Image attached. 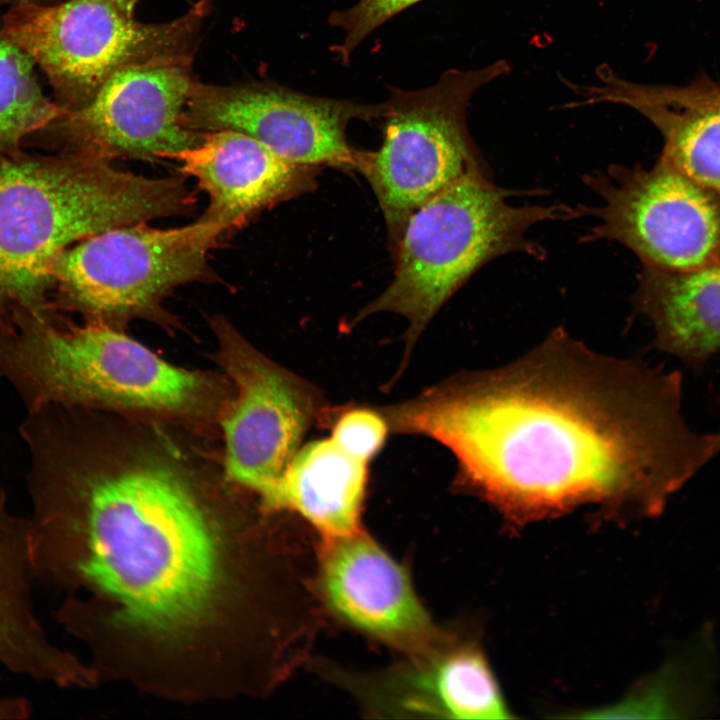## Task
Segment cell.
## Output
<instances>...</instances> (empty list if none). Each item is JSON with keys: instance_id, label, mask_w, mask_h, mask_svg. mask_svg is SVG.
Instances as JSON below:
<instances>
[{"instance_id": "6da1fadb", "label": "cell", "mask_w": 720, "mask_h": 720, "mask_svg": "<svg viewBox=\"0 0 720 720\" xmlns=\"http://www.w3.org/2000/svg\"><path fill=\"white\" fill-rule=\"evenodd\" d=\"M682 377L593 351L563 327L512 362L382 408L390 431L449 449L455 484L524 522L596 505L655 516L711 458L681 413Z\"/></svg>"}, {"instance_id": "603a6c76", "label": "cell", "mask_w": 720, "mask_h": 720, "mask_svg": "<svg viewBox=\"0 0 720 720\" xmlns=\"http://www.w3.org/2000/svg\"><path fill=\"white\" fill-rule=\"evenodd\" d=\"M712 441H713V447H712V454L715 456L720 451V433L713 434L712 435Z\"/></svg>"}, {"instance_id": "9a60e30c", "label": "cell", "mask_w": 720, "mask_h": 720, "mask_svg": "<svg viewBox=\"0 0 720 720\" xmlns=\"http://www.w3.org/2000/svg\"><path fill=\"white\" fill-rule=\"evenodd\" d=\"M368 463L333 439L299 448L275 490L263 501L271 509L301 515L324 538L355 534L368 479Z\"/></svg>"}, {"instance_id": "4fadbf2b", "label": "cell", "mask_w": 720, "mask_h": 720, "mask_svg": "<svg viewBox=\"0 0 720 720\" xmlns=\"http://www.w3.org/2000/svg\"><path fill=\"white\" fill-rule=\"evenodd\" d=\"M178 172L193 177L208 196L200 221L225 235L246 226L262 211L309 192L318 168L294 163L257 139L234 130L203 133L197 145L169 155Z\"/></svg>"}, {"instance_id": "5bb4252c", "label": "cell", "mask_w": 720, "mask_h": 720, "mask_svg": "<svg viewBox=\"0 0 720 720\" xmlns=\"http://www.w3.org/2000/svg\"><path fill=\"white\" fill-rule=\"evenodd\" d=\"M600 83L581 86L582 104L629 106L660 131L661 159L720 196V86L702 77L687 85L630 82L600 66Z\"/></svg>"}, {"instance_id": "ba28073f", "label": "cell", "mask_w": 720, "mask_h": 720, "mask_svg": "<svg viewBox=\"0 0 720 720\" xmlns=\"http://www.w3.org/2000/svg\"><path fill=\"white\" fill-rule=\"evenodd\" d=\"M583 181L600 199L580 205L595 221L583 242H618L665 272L720 262V196L663 159L650 169L612 164Z\"/></svg>"}, {"instance_id": "9c48e42d", "label": "cell", "mask_w": 720, "mask_h": 720, "mask_svg": "<svg viewBox=\"0 0 720 720\" xmlns=\"http://www.w3.org/2000/svg\"><path fill=\"white\" fill-rule=\"evenodd\" d=\"M211 327L217 340L215 361L233 387L219 418L223 472L263 502L325 408L311 384L258 351L225 317L215 316Z\"/></svg>"}, {"instance_id": "7c38bea8", "label": "cell", "mask_w": 720, "mask_h": 720, "mask_svg": "<svg viewBox=\"0 0 720 720\" xmlns=\"http://www.w3.org/2000/svg\"><path fill=\"white\" fill-rule=\"evenodd\" d=\"M318 586L340 620L408 655L449 638L417 597L406 569L362 531L324 538Z\"/></svg>"}, {"instance_id": "5b68a950", "label": "cell", "mask_w": 720, "mask_h": 720, "mask_svg": "<svg viewBox=\"0 0 720 720\" xmlns=\"http://www.w3.org/2000/svg\"><path fill=\"white\" fill-rule=\"evenodd\" d=\"M223 238L218 225L198 219L167 229L137 223L90 236L55 260L52 304L122 331L136 319L172 324L164 301L176 288L220 280L209 253Z\"/></svg>"}, {"instance_id": "ffe728a7", "label": "cell", "mask_w": 720, "mask_h": 720, "mask_svg": "<svg viewBox=\"0 0 720 720\" xmlns=\"http://www.w3.org/2000/svg\"><path fill=\"white\" fill-rule=\"evenodd\" d=\"M389 431L380 409L354 407L335 417L331 438L348 454L369 463L383 447Z\"/></svg>"}, {"instance_id": "7402d4cb", "label": "cell", "mask_w": 720, "mask_h": 720, "mask_svg": "<svg viewBox=\"0 0 720 720\" xmlns=\"http://www.w3.org/2000/svg\"><path fill=\"white\" fill-rule=\"evenodd\" d=\"M116 4L128 15L133 16L138 0H114Z\"/></svg>"}, {"instance_id": "cb8c5ba5", "label": "cell", "mask_w": 720, "mask_h": 720, "mask_svg": "<svg viewBox=\"0 0 720 720\" xmlns=\"http://www.w3.org/2000/svg\"><path fill=\"white\" fill-rule=\"evenodd\" d=\"M23 2H37V0H0V6L5 4L17 5Z\"/></svg>"}, {"instance_id": "2e32d148", "label": "cell", "mask_w": 720, "mask_h": 720, "mask_svg": "<svg viewBox=\"0 0 720 720\" xmlns=\"http://www.w3.org/2000/svg\"><path fill=\"white\" fill-rule=\"evenodd\" d=\"M634 304L651 320L656 348L689 363L720 349V262L687 272L645 267Z\"/></svg>"}, {"instance_id": "d6986e66", "label": "cell", "mask_w": 720, "mask_h": 720, "mask_svg": "<svg viewBox=\"0 0 720 720\" xmlns=\"http://www.w3.org/2000/svg\"><path fill=\"white\" fill-rule=\"evenodd\" d=\"M422 0H358L344 10H335L328 22L344 32L343 41L333 50L345 64L360 43L375 29L398 13Z\"/></svg>"}, {"instance_id": "277c9868", "label": "cell", "mask_w": 720, "mask_h": 720, "mask_svg": "<svg viewBox=\"0 0 720 720\" xmlns=\"http://www.w3.org/2000/svg\"><path fill=\"white\" fill-rule=\"evenodd\" d=\"M530 194L538 191L506 189L494 184L489 172L474 171L429 198L409 215L393 243V279L355 322L380 312L404 317L408 353L441 307L484 264L509 253L544 258L529 230L580 214L578 207L510 200Z\"/></svg>"}, {"instance_id": "e0dca14e", "label": "cell", "mask_w": 720, "mask_h": 720, "mask_svg": "<svg viewBox=\"0 0 720 720\" xmlns=\"http://www.w3.org/2000/svg\"><path fill=\"white\" fill-rule=\"evenodd\" d=\"M686 651L672 660L617 705L602 708L588 718H671L703 712L711 685L710 657L701 651Z\"/></svg>"}, {"instance_id": "52a82bcc", "label": "cell", "mask_w": 720, "mask_h": 720, "mask_svg": "<svg viewBox=\"0 0 720 720\" xmlns=\"http://www.w3.org/2000/svg\"><path fill=\"white\" fill-rule=\"evenodd\" d=\"M208 1L165 23H142L114 0L23 2L3 18L1 35L47 76L64 111L85 105L117 71L156 59L192 56Z\"/></svg>"}, {"instance_id": "3957f363", "label": "cell", "mask_w": 720, "mask_h": 720, "mask_svg": "<svg viewBox=\"0 0 720 720\" xmlns=\"http://www.w3.org/2000/svg\"><path fill=\"white\" fill-rule=\"evenodd\" d=\"M0 377L26 410L59 404L159 422L218 420L233 387L160 358L122 330L49 307L0 321Z\"/></svg>"}, {"instance_id": "44dd1931", "label": "cell", "mask_w": 720, "mask_h": 720, "mask_svg": "<svg viewBox=\"0 0 720 720\" xmlns=\"http://www.w3.org/2000/svg\"><path fill=\"white\" fill-rule=\"evenodd\" d=\"M30 705L24 698H0V719H22L28 717Z\"/></svg>"}, {"instance_id": "ac0fdd59", "label": "cell", "mask_w": 720, "mask_h": 720, "mask_svg": "<svg viewBox=\"0 0 720 720\" xmlns=\"http://www.w3.org/2000/svg\"><path fill=\"white\" fill-rule=\"evenodd\" d=\"M64 112L43 93L31 58L0 33V156L28 146Z\"/></svg>"}, {"instance_id": "8992f818", "label": "cell", "mask_w": 720, "mask_h": 720, "mask_svg": "<svg viewBox=\"0 0 720 720\" xmlns=\"http://www.w3.org/2000/svg\"><path fill=\"white\" fill-rule=\"evenodd\" d=\"M510 71V63L497 60L449 69L423 89L389 88L382 144L358 150L356 170L371 186L393 243L429 198L470 172H489L469 133L467 110L480 88Z\"/></svg>"}, {"instance_id": "7a4b0ae2", "label": "cell", "mask_w": 720, "mask_h": 720, "mask_svg": "<svg viewBox=\"0 0 720 720\" xmlns=\"http://www.w3.org/2000/svg\"><path fill=\"white\" fill-rule=\"evenodd\" d=\"M177 172L147 177L76 152L0 156V320L52 306V267L103 231L195 211Z\"/></svg>"}, {"instance_id": "8fae6325", "label": "cell", "mask_w": 720, "mask_h": 720, "mask_svg": "<svg viewBox=\"0 0 720 720\" xmlns=\"http://www.w3.org/2000/svg\"><path fill=\"white\" fill-rule=\"evenodd\" d=\"M385 114V102L318 97L271 82L219 86L194 81L182 124L197 133L242 132L294 163L356 170L358 149L347 141L348 124Z\"/></svg>"}, {"instance_id": "30bf717a", "label": "cell", "mask_w": 720, "mask_h": 720, "mask_svg": "<svg viewBox=\"0 0 720 720\" xmlns=\"http://www.w3.org/2000/svg\"><path fill=\"white\" fill-rule=\"evenodd\" d=\"M192 56L127 66L105 81L85 105L65 111L29 144L109 161L166 160L201 142L182 115L194 83Z\"/></svg>"}]
</instances>
